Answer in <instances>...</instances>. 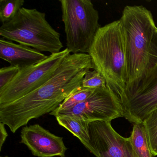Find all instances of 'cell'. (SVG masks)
<instances>
[{"mask_svg": "<svg viewBox=\"0 0 157 157\" xmlns=\"http://www.w3.org/2000/svg\"><path fill=\"white\" fill-rule=\"evenodd\" d=\"M70 53L66 48L51 54L39 63L21 69L12 81L0 89V105L17 101L44 85Z\"/></svg>", "mask_w": 157, "mask_h": 157, "instance_id": "obj_7", "label": "cell"}, {"mask_svg": "<svg viewBox=\"0 0 157 157\" xmlns=\"http://www.w3.org/2000/svg\"><path fill=\"white\" fill-rule=\"evenodd\" d=\"M135 157H153L143 124H135L129 137Z\"/></svg>", "mask_w": 157, "mask_h": 157, "instance_id": "obj_13", "label": "cell"}, {"mask_svg": "<svg viewBox=\"0 0 157 157\" xmlns=\"http://www.w3.org/2000/svg\"><path fill=\"white\" fill-rule=\"evenodd\" d=\"M67 39L73 54H88L99 28V15L90 0H59Z\"/></svg>", "mask_w": 157, "mask_h": 157, "instance_id": "obj_6", "label": "cell"}, {"mask_svg": "<svg viewBox=\"0 0 157 157\" xmlns=\"http://www.w3.org/2000/svg\"><path fill=\"white\" fill-rule=\"evenodd\" d=\"M93 68L89 54H70L44 85L17 101L0 105V122L14 133L32 119L50 113L81 88L86 72Z\"/></svg>", "mask_w": 157, "mask_h": 157, "instance_id": "obj_1", "label": "cell"}, {"mask_svg": "<svg viewBox=\"0 0 157 157\" xmlns=\"http://www.w3.org/2000/svg\"><path fill=\"white\" fill-rule=\"evenodd\" d=\"M95 89L82 87L77 91L66 98L63 102L54 111L68 110L87 100L93 93Z\"/></svg>", "mask_w": 157, "mask_h": 157, "instance_id": "obj_16", "label": "cell"}, {"mask_svg": "<svg viewBox=\"0 0 157 157\" xmlns=\"http://www.w3.org/2000/svg\"><path fill=\"white\" fill-rule=\"evenodd\" d=\"M9 157L8 156H5V157Z\"/></svg>", "mask_w": 157, "mask_h": 157, "instance_id": "obj_20", "label": "cell"}, {"mask_svg": "<svg viewBox=\"0 0 157 157\" xmlns=\"http://www.w3.org/2000/svg\"><path fill=\"white\" fill-rule=\"evenodd\" d=\"M20 70L19 67L12 65L1 68L0 69V89L12 81Z\"/></svg>", "mask_w": 157, "mask_h": 157, "instance_id": "obj_18", "label": "cell"}, {"mask_svg": "<svg viewBox=\"0 0 157 157\" xmlns=\"http://www.w3.org/2000/svg\"><path fill=\"white\" fill-rule=\"evenodd\" d=\"M5 124L0 122V151L2 150L3 144L8 136V134L5 128Z\"/></svg>", "mask_w": 157, "mask_h": 157, "instance_id": "obj_19", "label": "cell"}, {"mask_svg": "<svg viewBox=\"0 0 157 157\" xmlns=\"http://www.w3.org/2000/svg\"><path fill=\"white\" fill-rule=\"evenodd\" d=\"M56 118L60 125L78 138L86 148L91 153L92 152V149L90 143V122L78 117L67 116L57 117Z\"/></svg>", "mask_w": 157, "mask_h": 157, "instance_id": "obj_12", "label": "cell"}, {"mask_svg": "<svg viewBox=\"0 0 157 157\" xmlns=\"http://www.w3.org/2000/svg\"><path fill=\"white\" fill-rule=\"evenodd\" d=\"M90 143L96 157H135L129 138L120 136L111 122L89 123Z\"/></svg>", "mask_w": 157, "mask_h": 157, "instance_id": "obj_9", "label": "cell"}, {"mask_svg": "<svg viewBox=\"0 0 157 157\" xmlns=\"http://www.w3.org/2000/svg\"><path fill=\"white\" fill-rule=\"evenodd\" d=\"M48 56L32 48L2 38L0 39V58L21 69L39 63Z\"/></svg>", "mask_w": 157, "mask_h": 157, "instance_id": "obj_11", "label": "cell"}, {"mask_svg": "<svg viewBox=\"0 0 157 157\" xmlns=\"http://www.w3.org/2000/svg\"><path fill=\"white\" fill-rule=\"evenodd\" d=\"M123 117L134 124H143L147 116L157 108V30L154 34L147 63L132 87L120 100Z\"/></svg>", "mask_w": 157, "mask_h": 157, "instance_id": "obj_5", "label": "cell"}, {"mask_svg": "<svg viewBox=\"0 0 157 157\" xmlns=\"http://www.w3.org/2000/svg\"><path fill=\"white\" fill-rule=\"evenodd\" d=\"M24 3V0H0V21L2 24L12 21Z\"/></svg>", "mask_w": 157, "mask_h": 157, "instance_id": "obj_15", "label": "cell"}, {"mask_svg": "<svg viewBox=\"0 0 157 157\" xmlns=\"http://www.w3.org/2000/svg\"><path fill=\"white\" fill-rule=\"evenodd\" d=\"M153 156L157 155V108L150 113L143 123Z\"/></svg>", "mask_w": 157, "mask_h": 157, "instance_id": "obj_14", "label": "cell"}, {"mask_svg": "<svg viewBox=\"0 0 157 157\" xmlns=\"http://www.w3.org/2000/svg\"><path fill=\"white\" fill-rule=\"evenodd\" d=\"M59 116L78 117L88 122L104 121L123 117V110L118 97L108 87L95 89L86 101L76 106L62 111H54L49 113Z\"/></svg>", "mask_w": 157, "mask_h": 157, "instance_id": "obj_8", "label": "cell"}, {"mask_svg": "<svg viewBox=\"0 0 157 157\" xmlns=\"http://www.w3.org/2000/svg\"><path fill=\"white\" fill-rule=\"evenodd\" d=\"M0 36L41 52L56 54L63 47L60 34L47 21L45 13L36 9L22 7L12 21L2 24Z\"/></svg>", "mask_w": 157, "mask_h": 157, "instance_id": "obj_4", "label": "cell"}, {"mask_svg": "<svg viewBox=\"0 0 157 157\" xmlns=\"http://www.w3.org/2000/svg\"><path fill=\"white\" fill-rule=\"evenodd\" d=\"M82 87L90 89L105 88L106 82L104 77L100 73L94 70L87 71L82 82Z\"/></svg>", "mask_w": 157, "mask_h": 157, "instance_id": "obj_17", "label": "cell"}, {"mask_svg": "<svg viewBox=\"0 0 157 157\" xmlns=\"http://www.w3.org/2000/svg\"><path fill=\"white\" fill-rule=\"evenodd\" d=\"M119 21L127 68L126 91L138 79L147 65L157 27L151 12L142 5L125 6Z\"/></svg>", "mask_w": 157, "mask_h": 157, "instance_id": "obj_2", "label": "cell"}, {"mask_svg": "<svg viewBox=\"0 0 157 157\" xmlns=\"http://www.w3.org/2000/svg\"><path fill=\"white\" fill-rule=\"evenodd\" d=\"M88 54L93 69L104 77L106 87L120 100L126 89L128 79L119 20L99 28Z\"/></svg>", "mask_w": 157, "mask_h": 157, "instance_id": "obj_3", "label": "cell"}, {"mask_svg": "<svg viewBox=\"0 0 157 157\" xmlns=\"http://www.w3.org/2000/svg\"><path fill=\"white\" fill-rule=\"evenodd\" d=\"M21 143L38 157H65L67 150L63 138L50 133L38 124L25 126L21 131Z\"/></svg>", "mask_w": 157, "mask_h": 157, "instance_id": "obj_10", "label": "cell"}]
</instances>
